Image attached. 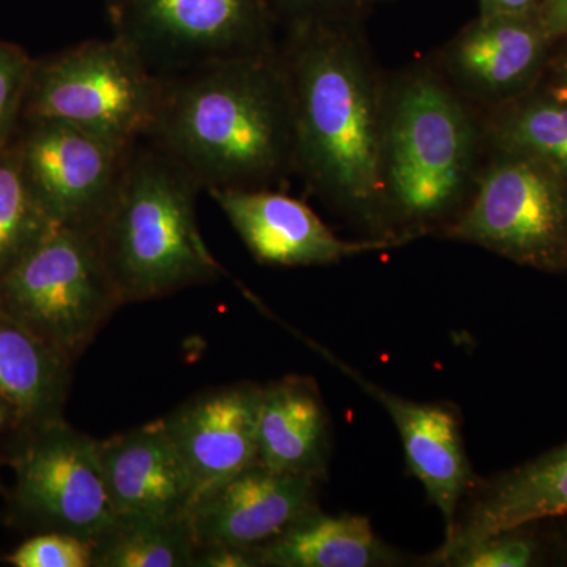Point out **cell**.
I'll return each instance as SVG.
<instances>
[{"label": "cell", "instance_id": "6da1fadb", "mask_svg": "<svg viewBox=\"0 0 567 567\" xmlns=\"http://www.w3.org/2000/svg\"><path fill=\"white\" fill-rule=\"evenodd\" d=\"M279 52L293 95L295 173L371 238L401 245L380 177L385 76L360 20L292 25Z\"/></svg>", "mask_w": 567, "mask_h": 567}, {"label": "cell", "instance_id": "7a4b0ae2", "mask_svg": "<svg viewBox=\"0 0 567 567\" xmlns=\"http://www.w3.org/2000/svg\"><path fill=\"white\" fill-rule=\"evenodd\" d=\"M162 80L144 141L200 188H271L295 173L293 95L279 48Z\"/></svg>", "mask_w": 567, "mask_h": 567}, {"label": "cell", "instance_id": "3957f363", "mask_svg": "<svg viewBox=\"0 0 567 567\" xmlns=\"http://www.w3.org/2000/svg\"><path fill=\"white\" fill-rule=\"evenodd\" d=\"M486 153L483 114L434 63L385 76L380 177L388 226L399 244L443 234L456 221Z\"/></svg>", "mask_w": 567, "mask_h": 567}, {"label": "cell", "instance_id": "277c9868", "mask_svg": "<svg viewBox=\"0 0 567 567\" xmlns=\"http://www.w3.org/2000/svg\"><path fill=\"white\" fill-rule=\"evenodd\" d=\"M134 145L117 197L100 227V251L122 305L218 281L196 218L200 186L151 142Z\"/></svg>", "mask_w": 567, "mask_h": 567}, {"label": "cell", "instance_id": "5b68a950", "mask_svg": "<svg viewBox=\"0 0 567 567\" xmlns=\"http://www.w3.org/2000/svg\"><path fill=\"white\" fill-rule=\"evenodd\" d=\"M121 306L95 233L54 226L0 275V312L73 363Z\"/></svg>", "mask_w": 567, "mask_h": 567}, {"label": "cell", "instance_id": "8992f818", "mask_svg": "<svg viewBox=\"0 0 567 567\" xmlns=\"http://www.w3.org/2000/svg\"><path fill=\"white\" fill-rule=\"evenodd\" d=\"M162 76L126 41L91 40L33 62L22 118H51L122 145L151 132Z\"/></svg>", "mask_w": 567, "mask_h": 567}, {"label": "cell", "instance_id": "52a82bcc", "mask_svg": "<svg viewBox=\"0 0 567 567\" xmlns=\"http://www.w3.org/2000/svg\"><path fill=\"white\" fill-rule=\"evenodd\" d=\"M443 235L537 270H565L567 182L533 156L487 145L475 192Z\"/></svg>", "mask_w": 567, "mask_h": 567}, {"label": "cell", "instance_id": "ba28073f", "mask_svg": "<svg viewBox=\"0 0 567 567\" xmlns=\"http://www.w3.org/2000/svg\"><path fill=\"white\" fill-rule=\"evenodd\" d=\"M114 35L159 76L278 50L267 0H106Z\"/></svg>", "mask_w": 567, "mask_h": 567}, {"label": "cell", "instance_id": "9c48e42d", "mask_svg": "<svg viewBox=\"0 0 567 567\" xmlns=\"http://www.w3.org/2000/svg\"><path fill=\"white\" fill-rule=\"evenodd\" d=\"M21 431L25 436L10 458L17 477L14 514L41 532L66 533L92 544L115 518L100 440L63 417Z\"/></svg>", "mask_w": 567, "mask_h": 567}, {"label": "cell", "instance_id": "30bf717a", "mask_svg": "<svg viewBox=\"0 0 567 567\" xmlns=\"http://www.w3.org/2000/svg\"><path fill=\"white\" fill-rule=\"evenodd\" d=\"M134 145L51 118H21L11 141L52 223L95 234L114 205Z\"/></svg>", "mask_w": 567, "mask_h": 567}, {"label": "cell", "instance_id": "8fae6325", "mask_svg": "<svg viewBox=\"0 0 567 567\" xmlns=\"http://www.w3.org/2000/svg\"><path fill=\"white\" fill-rule=\"evenodd\" d=\"M554 47L536 10L480 14L432 63L447 84L483 114L535 91Z\"/></svg>", "mask_w": 567, "mask_h": 567}, {"label": "cell", "instance_id": "7c38bea8", "mask_svg": "<svg viewBox=\"0 0 567 567\" xmlns=\"http://www.w3.org/2000/svg\"><path fill=\"white\" fill-rule=\"evenodd\" d=\"M317 483L315 476L249 466L197 496L188 514L197 548L262 546L319 509Z\"/></svg>", "mask_w": 567, "mask_h": 567}, {"label": "cell", "instance_id": "4fadbf2b", "mask_svg": "<svg viewBox=\"0 0 567 567\" xmlns=\"http://www.w3.org/2000/svg\"><path fill=\"white\" fill-rule=\"evenodd\" d=\"M262 388H210L178 405L162 423L188 470L197 496L257 464Z\"/></svg>", "mask_w": 567, "mask_h": 567}, {"label": "cell", "instance_id": "5bb4252c", "mask_svg": "<svg viewBox=\"0 0 567 567\" xmlns=\"http://www.w3.org/2000/svg\"><path fill=\"white\" fill-rule=\"evenodd\" d=\"M208 193L252 256L262 264L282 267L330 265L357 254L395 246L393 241L377 238L342 240L308 205L271 188L213 189Z\"/></svg>", "mask_w": 567, "mask_h": 567}, {"label": "cell", "instance_id": "9a60e30c", "mask_svg": "<svg viewBox=\"0 0 567 567\" xmlns=\"http://www.w3.org/2000/svg\"><path fill=\"white\" fill-rule=\"evenodd\" d=\"M115 517L188 518L196 491L162 420L100 440Z\"/></svg>", "mask_w": 567, "mask_h": 567}, {"label": "cell", "instance_id": "2e32d148", "mask_svg": "<svg viewBox=\"0 0 567 567\" xmlns=\"http://www.w3.org/2000/svg\"><path fill=\"white\" fill-rule=\"evenodd\" d=\"M567 513V445L517 466L481 488L440 550L446 563L487 537Z\"/></svg>", "mask_w": 567, "mask_h": 567}, {"label": "cell", "instance_id": "e0dca14e", "mask_svg": "<svg viewBox=\"0 0 567 567\" xmlns=\"http://www.w3.org/2000/svg\"><path fill=\"white\" fill-rule=\"evenodd\" d=\"M350 372L393 417L410 472L445 518L446 540L456 527L458 503L472 477L456 415L442 405L406 401Z\"/></svg>", "mask_w": 567, "mask_h": 567}, {"label": "cell", "instance_id": "ac0fdd59", "mask_svg": "<svg viewBox=\"0 0 567 567\" xmlns=\"http://www.w3.org/2000/svg\"><path fill=\"white\" fill-rule=\"evenodd\" d=\"M328 447V415L315 380L292 375L262 388L257 464L320 480L327 472Z\"/></svg>", "mask_w": 567, "mask_h": 567}, {"label": "cell", "instance_id": "d6986e66", "mask_svg": "<svg viewBox=\"0 0 567 567\" xmlns=\"http://www.w3.org/2000/svg\"><path fill=\"white\" fill-rule=\"evenodd\" d=\"M71 365L65 354L0 312V399L18 427L61 420Z\"/></svg>", "mask_w": 567, "mask_h": 567}, {"label": "cell", "instance_id": "ffe728a7", "mask_svg": "<svg viewBox=\"0 0 567 567\" xmlns=\"http://www.w3.org/2000/svg\"><path fill=\"white\" fill-rule=\"evenodd\" d=\"M256 557L257 565L270 567H371L393 561L368 518L327 516L319 509L256 547Z\"/></svg>", "mask_w": 567, "mask_h": 567}, {"label": "cell", "instance_id": "44dd1931", "mask_svg": "<svg viewBox=\"0 0 567 567\" xmlns=\"http://www.w3.org/2000/svg\"><path fill=\"white\" fill-rule=\"evenodd\" d=\"M487 145L525 153L557 171L567 182V103L546 89L483 112Z\"/></svg>", "mask_w": 567, "mask_h": 567}, {"label": "cell", "instance_id": "7402d4cb", "mask_svg": "<svg viewBox=\"0 0 567 567\" xmlns=\"http://www.w3.org/2000/svg\"><path fill=\"white\" fill-rule=\"evenodd\" d=\"M188 518L115 517L92 540V567H193Z\"/></svg>", "mask_w": 567, "mask_h": 567}, {"label": "cell", "instance_id": "603a6c76", "mask_svg": "<svg viewBox=\"0 0 567 567\" xmlns=\"http://www.w3.org/2000/svg\"><path fill=\"white\" fill-rule=\"evenodd\" d=\"M18 162L11 142L0 152V275L39 244L52 227Z\"/></svg>", "mask_w": 567, "mask_h": 567}, {"label": "cell", "instance_id": "cb8c5ba5", "mask_svg": "<svg viewBox=\"0 0 567 567\" xmlns=\"http://www.w3.org/2000/svg\"><path fill=\"white\" fill-rule=\"evenodd\" d=\"M33 62L18 44L0 41V152L20 126Z\"/></svg>", "mask_w": 567, "mask_h": 567}, {"label": "cell", "instance_id": "d4e9b609", "mask_svg": "<svg viewBox=\"0 0 567 567\" xmlns=\"http://www.w3.org/2000/svg\"><path fill=\"white\" fill-rule=\"evenodd\" d=\"M7 561L14 567H92V544L59 532H43L22 543Z\"/></svg>", "mask_w": 567, "mask_h": 567}, {"label": "cell", "instance_id": "484cf974", "mask_svg": "<svg viewBox=\"0 0 567 567\" xmlns=\"http://www.w3.org/2000/svg\"><path fill=\"white\" fill-rule=\"evenodd\" d=\"M520 529L480 540L447 559L446 565L461 567H527L536 559L537 547Z\"/></svg>", "mask_w": 567, "mask_h": 567}, {"label": "cell", "instance_id": "4316f807", "mask_svg": "<svg viewBox=\"0 0 567 567\" xmlns=\"http://www.w3.org/2000/svg\"><path fill=\"white\" fill-rule=\"evenodd\" d=\"M372 0H267L287 28L312 22L357 21Z\"/></svg>", "mask_w": 567, "mask_h": 567}, {"label": "cell", "instance_id": "83f0119b", "mask_svg": "<svg viewBox=\"0 0 567 567\" xmlns=\"http://www.w3.org/2000/svg\"><path fill=\"white\" fill-rule=\"evenodd\" d=\"M256 548L200 547L193 567H257Z\"/></svg>", "mask_w": 567, "mask_h": 567}, {"label": "cell", "instance_id": "f1b7e54d", "mask_svg": "<svg viewBox=\"0 0 567 567\" xmlns=\"http://www.w3.org/2000/svg\"><path fill=\"white\" fill-rule=\"evenodd\" d=\"M563 43L558 51H551L550 61L544 73L540 87L546 89L555 99L563 100L567 103V37L559 40ZM557 44V43H555Z\"/></svg>", "mask_w": 567, "mask_h": 567}, {"label": "cell", "instance_id": "f546056e", "mask_svg": "<svg viewBox=\"0 0 567 567\" xmlns=\"http://www.w3.org/2000/svg\"><path fill=\"white\" fill-rule=\"evenodd\" d=\"M536 13L551 43L566 39L567 0H540Z\"/></svg>", "mask_w": 567, "mask_h": 567}, {"label": "cell", "instance_id": "4dcf8cb0", "mask_svg": "<svg viewBox=\"0 0 567 567\" xmlns=\"http://www.w3.org/2000/svg\"><path fill=\"white\" fill-rule=\"evenodd\" d=\"M480 14H520L535 11L540 0H477Z\"/></svg>", "mask_w": 567, "mask_h": 567}, {"label": "cell", "instance_id": "1f68e13d", "mask_svg": "<svg viewBox=\"0 0 567 567\" xmlns=\"http://www.w3.org/2000/svg\"><path fill=\"white\" fill-rule=\"evenodd\" d=\"M11 420V413L9 405L0 399V429L2 425L7 423V421Z\"/></svg>", "mask_w": 567, "mask_h": 567}]
</instances>
